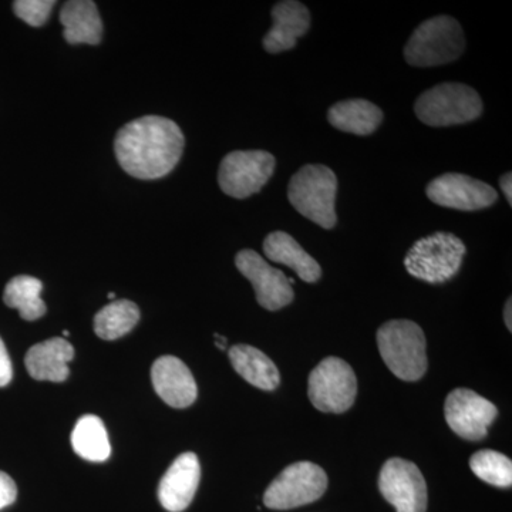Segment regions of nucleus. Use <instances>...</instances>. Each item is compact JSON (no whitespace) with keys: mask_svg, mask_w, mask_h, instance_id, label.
<instances>
[{"mask_svg":"<svg viewBox=\"0 0 512 512\" xmlns=\"http://www.w3.org/2000/svg\"><path fill=\"white\" fill-rule=\"evenodd\" d=\"M185 138L173 120L147 116L121 127L114 141L121 168L138 180H158L181 160Z\"/></svg>","mask_w":512,"mask_h":512,"instance_id":"nucleus-1","label":"nucleus"},{"mask_svg":"<svg viewBox=\"0 0 512 512\" xmlns=\"http://www.w3.org/2000/svg\"><path fill=\"white\" fill-rule=\"evenodd\" d=\"M379 352L390 372L404 382H417L427 372L424 332L412 320H390L377 330Z\"/></svg>","mask_w":512,"mask_h":512,"instance_id":"nucleus-2","label":"nucleus"},{"mask_svg":"<svg viewBox=\"0 0 512 512\" xmlns=\"http://www.w3.org/2000/svg\"><path fill=\"white\" fill-rule=\"evenodd\" d=\"M338 178L329 167L308 164L291 178L289 202L296 211L319 227L332 229L338 222L335 204Z\"/></svg>","mask_w":512,"mask_h":512,"instance_id":"nucleus-3","label":"nucleus"},{"mask_svg":"<svg viewBox=\"0 0 512 512\" xmlns=\"http://www.w3.org/2000/svg\"><path fill=\"white\" fill-rule=\"evenodd\" d=\"M466 49V37L456 19L436 16L421 23L404 47L407 63L414 67H436L456 62Z\"/></svg>","mask_w":512,"mask_h":512,"instance_id":"nucleus-4","label":"nucleus"},{"mask_svg":"<svg viewBox=\"0 0 512 512\" xmlns=\"http://www.w3.org/2000/svg\"><path fill=\"white\" fill-rule=\"evenodd\" d=\"M466 245L450 232H436L414 242L404 258L407 272L427 284H444L463 265Z\"/></svg>","mask_w":512,"mask_h":512,"instance_id":"nucleus-5","label":"nucleus"},{"mask_svg":"<svg viewBox=\"0 0 512 512\" xmlns=\"http://www.w3.org/2000/svg\"><path fill=\"white\" fill-rule=\"evenodd\" d=\"M414 111L427 126H457L477 120L483 113V101L467 84L443 83L421 94Z\"/></svg>","mask_w":512,"mask_h":512,"instance_id":"nucleus-6","label":"nucleus"},{"mask_svg":"<svg viewBox=\"0 0 512 512\" xmlns=\"http://www.w3.org/2000/svg\"><path fill=\"white\" fill-rule=\"evenodd\" d=\"M328 488L323 468L309 461L286 467L265 491L264 504L271 510H292L315 503Z\"/></svg>","mask_w":512,"mask_h":512,"instance_id":"nucleus-7","label":"nucleus"},{"mask_svg":"<svg viewBox=\"0 0 512 512\" xmlns=\"http://www.w3.org/2000/svg\"><path fill=\"white\" fill-rule=\"evenodd\" d=\"M309 400L323 413H345L355 403L357 380L352 367L339 357H326L309 376Z\"/></svg>","mask_w":512,"mask_h":512,"instance_id":"nucleus-8","label":"nucleus"},{"mask_svg":"<svg viewBox=\"0 0 512 512\" xmlns=\"http://www.w3.org/2000/svg\"><path fill=\"white\" fill-rule=\"evenodd\" d=\"M275 167V157L268 151H232L221 161L218 183L229 197L244 200L264 188Z\"/></svg>","mask_w":512,"mask_h":512,"instance_id":"nucleus-9","label":"nucleus"},{"mask_svg":"<svg viewBox=\"0 0 512 512\" xmlns=\"http://www.w3.org/2000/svg\"><path fill=\"white\" fill-rule=\"evenodd\" d=\"M380 493L397 512H426L427 484L419 467L403 458H390L379 477Z\"/></svg>","mask_w":512,"mask_h":512,"instance_id":"nucleus-10","label":"nucleus"},{"mask_svg":"<svg viewBox=\"0 0 512 512\" xmlns=\"http://www.w3.org/2000/svg\"><path fill=\"white\" fill-rule=\"evenodd\" d=\"M238 271L251 282L255 289L256 301L266 311H279L293 302L291 279L284 272L274 268L252 249L238 252L235 258Z\"/></svg>","mask_w":512,"mask_h":512,"instance_id":"nucleus-11","label":"nucleus"},{"mask_svg":"<svg viewBox=\"0 0 512 512\" xmlns=\"http://www.w3.org/2000/svg\"><path fill=\"white\" fill-rule=\"evenodd\" d=\"M444 414L457 436L480 441L487 437L488 427L497 419L498 410L490 400L473 390L456 389L447 396Z\"/></svg>","mask_w":512,"mask_h":512,"instance_id":"nucleus-12","label":"nucleus"},{"mask_svg":"<svg viewBox=\"0 0 512 512\" xmlns=\"http://www.w3.org/2000/svg\"><path fill=\"white\" fill-rule=\"evenodd\" d=\"M426 194L434 204L458 211L484 210L498 200L497 191L490 184L457 173L434 178L427 185Z\"/></svg>","mask_w":512,"mask_h":512,"instance_id":"nucleus-13","label":"nucleus"},{"mask_svg":"<svg viewBox=\"0 0 512 512\" xmlns=\"http://www.w3.org/2000/svg\"><path fill=\"white\" fill-rule=\"evenodd\" d=\"M201 480V467L194 453H184L175 458L158 487V500L165 510H187L197 493Z\"/></svg>","mask_w":512,"mask_h":512,"instance_id":"nucleus-14","label":"nucleus"},{"mask_svg":"<svg viewBox=\"0 0 512 512\" xmlns=\"http://www.w3.org/2000/svg\"><path fill=\"white\" fill-rule=\"evenodd\" d=\"M151 379L158 396L174 409H185L197 400V383L183 360L163 356L154 362Z\"/></svg>","mask_w":512,"mask_h":512,"instance_id":"nucleus-15","label":"nucleus"},{"mask_svg":"<svg viewBox=\"0 0 512 512\" xmlns=\"http://www.w3.org/2000/svg\"><path fill=\"white\" fill-rule=\"evenodd\" d=\"M274 26L264 37L266 52L281 53L296 46L299 37L311 28V13L301 2L286 0L272 9Z\"/></svg>","mask_w":512,"mask_h":512,"instance_id":"nucleus-16","label":"nucleus"},{"mask_svg":"<svg viewBox=\"0 0 512 512\" xmlns=\"http://www.w3.org/2000/svg\"><path fill=\"white\" fill-rule=\"evenodd\" d=\"M73 357V346L66 339L45 340L29 349L25 359L26 369L33 379L64 382L69 377V362Z\"/></svg>","mask_w":512,"mask_h":512,"instance_id":"nucleus-17","label":"nucleus"},{"mask_svg":"<svg viewBox=\"0 0 512 512\" xmlns=\"http://www.w3.org/2000/svg\"><path fill=\"white\" fill-rule=\"evenodd\" d=\"M63 36L69 45H99L103 37V22L96 3L90 0H70L60 12Z\"/></svg>","mask_w":512,"mask_h":512,"instance_id":"nucleus-18","label":"nucleus"},{"mask_svg":"<svg viewBox=\"0 0 512 512\" xmlns=\"http://www.w3.org/2000/svg\"><path fill=\"white\" fill-rule=\"evenodd\" d=\"M264 252L268 259L288 266L298 274L302 281L315 284L322 276V268L299 245V242L284 231H275L269 234L264 241Z\"/></svg>","mask_w":512,"mask_h":512,"instance_id":"nucleus-19","label":"nucleus"},{"mask_svg":"<svg viewBox=\"0 0 512 512\" xmlns=\"http://www.w3.org/2000/svg\"><path fill=\"white\" fill-rule=\"evenodd\" d=\"M328 120L345 133L369 136L382 124L383 111L369 100H345L330 107Z\"/></svg>","mask_w":512,"mask_h":512,"instance_id":"nucleus-20","label":"nucleus"},{"mask_svg":"<svg viewBox=\"0 0 512 512\" xmlns=\"http://www.w3.org/2000/svg\"><path fill=\"white\" fill-rule=\"evenodd\" d=\"M229 360L239 376L258 389L272 392L281 383L278 367L261 350L249 345L229 349Z\"/></svg>","mask_w":512,"mask_h":512,"instance_id":"nucleus-21","label":"nucleus"},{"mask_svg":"<svg viewBox=\"0 0 512 512\" xmlns=\"http://www.w3.org/2000/svg\"><path fill=\"white\" fill-rule=\"evenodd\" d=\"M72 446L77 456L93 463H101L110 457L109 434L103 421L93 414L80 417L72 433Z\"/></svg>","mask_w":512,"mask_h":512,"instance_id":"nucleus-22","label":"nucleus"},{"mask_svg":"<svg viewBox=\"0 0 512 512\" xmlns=\"http://www.w3.org/2000/svg\"><path fill=\"white\" fill-rule=\"evenodd\" d=\"M43 284L33 276L22 275L10 279L3 293V301L9 308L18 309L22 319L37 320L46 313V303L40 298Z\"/></svg>","mask_w":512,"mask_h":512,"instance_id":"nucleus-23","label":"nucleus"},{"mask_svg":"<svg viewBox=\"0 0 512 512\" xmlns=\"http://www.w3.org/2000/svg\"><path fill=\"white\" fill-rule=\"evenodd\" d=\"M140 320V309L136 303L120 299L104 306L94 318V332L100 339L123 338L134 329Z\"/></svg>","mask_w":512,"mask_h":512,"instance_id":"nucleus-24","label":"nucleus"},{"mask_svg":"<svg viewBox=\"0 0 512 512\" xmlns=\"http://www.w3.org/2000/svg\"><path fill=\"white\" fill-rule=\"evenodd\" d=\"M473 473L494 487L510 488L512 463L510 458L494 450H481L470 458Z\"/></svg>","mask_w":512,"mask_h":512,"instance_id":"nucleus-25","label":"nucleus"},{"mask_svg":"<svg viewBox=\"0 0 512 512\" xmlns=\"http://www.w3.org/2000/svg\"><path fill=\"white\" fill-rule=\"evenodd\" d=\"M55 5L56 2H53V0H18V2L13 3V10L23 22L28 23L33 28H40L49 19Z\"/></svg>","mask_w":512,"mask_h":512,"instance_id":"nucleus-26","label":"nucleus"},{"mask_svg":"<svg viewBox=\"0 0 512 512\" xmlns=\"http://www.w3.org/2000/svg\"><path fill=\"white\" fill-rule=\"evenodd\" d=\"M18 498V487L8 474L0 471V510L15 503Z\"/></svg>","mask_w":512,"mask_h":512,"instance_id":"nucleus-27","label":"nucleus"},{"mask_svg":"<svg viewBox=\"0 0 512 512\" xmlns=\"http://www.w3.org/2000/svg\"><path fill=\"white\" fill-rule=\"evenodd\" d=\"M13 377L12 360H10L5 343L0 339V387L8 386Z\"/></svg>","mask_w":512,"mask_h":512,"instance_id":"nucleus-28","label":"nucleus"},{"mask_svg":"<svg viewBox=\"0 0 512 512\" xmlns=\"http://www.w3.org/2000/svg\"><path fill=\"white\" fill-rule=\"evenodd\" d=\"M511 173L504 174L503 177L500 178V187L503 190L505 197H507L508 204H512V190H511V181H512Z\"/></svg>","mask_w":512,"mask_h":512,"instance_id":"nucleus-29","label":"nucleus"},{"mask_svg":"<svg viewBox=\"0 0 512 512\" xmlns=\"http://www.w3.org/2000/svg\"><path fill=\"white\" fill-rule=\"evenodd\" d=\"M511 308H512V303H511V298L508 299L507 303H505V308H504V320H505V325H507V328L508 330H512V320H511Z\"/></svg>","mask_w":512,"mask_h":512,"instance_id":"nucleus-30","label":"nucleus"},{"mask_svg":"<svg viewBox=\"0 0 512 512\" xmlns=\"http://www.w3.org/2000/svg\"><path fill=\"white\" fill-rule=\"evenodd\" d=\"M215 345H217L221 350H225V348H227V338H224V336L215 335Z\"/></svg>","mask_w":512,"mask_h":512,"instance_id":"nucleus-31","label":"nucleus"},{"mask_svg":"<svg viewBox=\"0 0 512 512\" xmlns=\"http://www.w3.org/2000/svg\"><path fill=\"white\" fill-rule=\"evenodd\" d=\"M114 298H116V295H114L113 292L109 293V299H114Z\"/></svg>","mask_w":512,"mask_h":512,"instance_id":"nucleus-32","label":"nucleus"}]
</instances>
